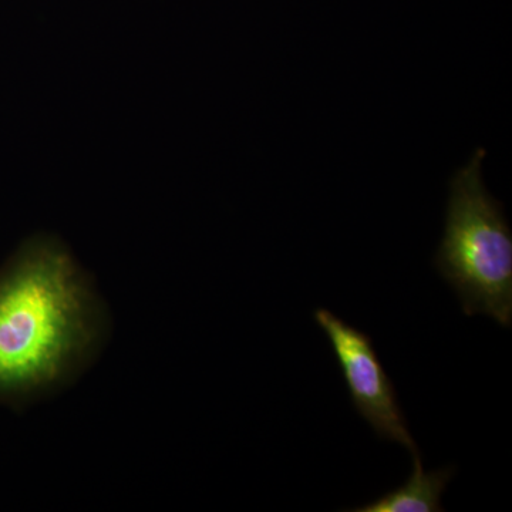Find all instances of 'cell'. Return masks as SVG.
I'll use <instances>...</instances> for the list:
<instances>
[{"label":"cell","mask_w":512,"mask_h":512,"mask_svg":"<svg viewBox=\"0 0 512 512\" xmlns=\"http://www.w3.org/2000/svg\"><path fill=\"white\" fill-rule=\"evenodd\" d=\"M487 156L478 148L450 181L446 225L434 265L460 299L467 316L512 323V232L504 205L483 181Z\"/></svg>","instance_id":"2"},{"label":"cell","mask_w":512,"mask_h":512,"mask_svg":"<svg viewBox=\"0 0 512 512\" xmlns=\"http://www.w3.org/2000/svg\"><path fill=\"white\" fill-rule=\"evenodd\" d=\"M454 476L453 467L424 471L420 456L413 457V471L402 487L394 488L365 505L349 512H443L441 495Z\"/></svg>","instance_id":"4"},{"label":"cell","mask_w":512,"mask_h":512,"mask_svg":"<svg viewBox=\"0 0 512 512\" xmlns=\"http://www.w3.org/2000/svg\"><path fill=\"white\" fill-rule=\"evenodd\" d=\"M313 318L329 339L359 416L379 439L406 447L413 457L420 456L397 399L396 387L380 362L372 338L329 309H316Z\"/></svg>","instance_id":"3"},{"label":"cell","mask_w":512,"mask_h":512,"mask_svg":"<svg viewBox=\"0 0 512 512\" xmlns=\"http://www.w3.org/2000/svg\"><path fill=\"white\" fill-rule=\"evenodd\" d=\"M110 338L107 303L69 245L50 232L30 237L0 275V397L52 399Z\"/></svg>","instance_id":"1"}]
</instances>
